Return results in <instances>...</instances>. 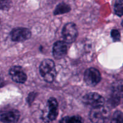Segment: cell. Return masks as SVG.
Wrapping results in <instances>:
<instances>
[{"mask_svg":"<svg viewBox=\"0 0 123 123\" xmlns=\"http://www.w3.org/2000/svg\"><path fill=\"white\" fill-rule=\"evenodd\" d=\"M4 85V78L0 75V88L2 87Z\"/></svg>","mask_w":123,"mask_h":123,"instance_id":"19","label":"cell"},{"mask_svg":"<svg viewBox=\"0 0 123 123\" xmlns=\"http://www.w3.org/2000/svg\"><path fill=\"white\" fill-rule=\"evenodd\" d=\"M121 24H122V26H123V21H122V23H121Z\"/></svg>","mask_w":123,"mask_h":123,"instance_id":"20","label":"cell"},{"mask_svg":"<svg viewBox=\"0 0 123 123\" xmlns=\"http://www.w3.org/2000/svg\"><path fill=\"white\" fill-rule=\"evenodd\" d=\"M10 75L12 77L13 81L17 83L23 84L27 80V77L24 73L23 69L20 66H14L10 69Z\"/></svg>","mask_w":123,"mask_h":123,"instance_id":"8","label":"cell"},{"mask_svg":"<svg viewBox=\"0 0 123 123\" xmlns=\"http://www.w3.org/2000/svg\"><path fill=\"white\" fill-rule=\"evenodd\" d=\"M62 36L66 43H73L78 36L76 25L74 23H68L66 24L62 30Z\"/></svg>","mask_w":123,"mask_h":123,"instance_id":"3","label":"cell"},{"mask_svg":"<svg viewBox=\"0 0 123 123\" xmlns=\"http://www.w3.org/2000/svg\"><path fill=\"white\" fill-rule=\"evenodd\" d=\"M10 1L8 0H0V9L7 10L10 7Z\"/></svg>","mask_w":123,"mask_h":123,"instance_id":"16","label":"cell"},{"mask_svg":"<svg viewBox=\"0 0 123 123\" xmlns=\"http://www.w3.org/2000/svg\"><path fill=\"white\" fill-rule=\"evenodd\" d=\"M12 40L14 42H22L31 37V31L25 28H17L12 30L10 34Z\"/></svg>","mask_w":123,"mask_h":123,"instance_id":"6","label":"cell"},{"mask_svg":"<svg viewBox=\"0 0 123 123\" xmlns=\"http://www.w3.org/2000/svg\"><path fill=\"white\" fill-rule=\"evenodd\" d=\"M53 56L55 59H61L67 54V46L64 42L58 41L54 43L53 48Z\"/></svg>","mask_w":123,"mask_h":123,"instance_id":"9","label":"cell"},{"mask_svg":"<svg viewBox=\"0 0 123 123\" xmlns=\"http://www.w3.org/2000/svg\"><path fill=\"white\" fill-rule=\"evenodd\" d=\"M114 11L118 16L123 15V0H116L114 4Z\"/></svg>","mask_w":123,"mask_h":123,"instance_id":"14","label":"cell"},{"mask_svg":"<svg viewBox=\"0 0 123 123\" xmlns=\"http://www.w3.org/2000/svg\"><path fill=\"white\" fill-rule=\"evenodd\" d=\"M48 118L50 121H53L57 118L58 115V103L54 97H51L48 101Z\"/></svg>","mask_w":123,"mask_h":123,"instance_id":"10","label":"cell"},{"mask_svg":"<svg viewBox=\"0 0 123 123\" xmlns=\"http://www.w3.org/2000/svg\"><path fill=\"white\" fill-rule=\"evenodd\" d=\"M83 119L80 116L65 117L60 120V123H83Z\"/></svg>","mask_w":123,"mask_h":123,"instance_id":"12","label":"cell"},{"mask_svg":"<svg viewBox=\"0 0 123 123\" xmlns=\"http://www.w3.org/2000/svg\"><path fill=\"white\" fill-rule=\"evenodd\" d=\"M20 117L19 111L14 109L0 112V121L4 123H16Z\"/></svg>","mask_w":123,"mask_h":123,"instance_id":"7","label":"cell"},{"mask_svg":"<svg viewBox=\"0 0 123 123\" xmlns=\"http://www.w3.org/2000/svg\"><path fill=\"white\" fill-rule=\"evenodd\" d=\"M83 101L85 104L94 108L102 106L104 103V99L99 94L96 92H90L83 97Z\"/></svg>","mask_w":123,"mask_h":123,"instance_id":"5","label":"cell"},{"mask_svg":"<svg viewBox=\"0 0 123 123\" xmlns=\"http://www.w3.org/2000/svg\"><path fill=\"white\" fill-rule=\"evenodd\" d=\"M84 80L89 86H94L97 85L101 80V74L96 68H89L84 72Z\"/></svg>","mask_w":123,"mask_h":123,"instance_id":"4","label":"cell"},{"mask_svg":"<svg viewBox=\"0 0 123 123\" xmlns=\"http://www.w3.org/2000/svg\"><path fill=\"white\" fill-rule=\"evenodd\" d=\"M109 110L104 106L94 108L89 114V118L93 123H104L109 117Z\"/></svg>","mask_w":123,"mask_h":123,"instance_id":"2","label":"cell"},{"mask_svg":"<svg viewBox=\"0 0 123 123\" xmlns=\"http://www.w3.org/2000/svg\"><path fill=\"white\" fill-rule=\"evenodd\" d=\"M35 94L34 92H32V93H31L30 94H29L28 96V97L27 98V102H28L29 103H31V102H32L34 100V98L35 97Z\"/></svg>","mask_w":123,"mask_h":123,"instance_id":"18","label":"cell"},{"mask_svg":"<svg viewBox=\"0 0 123 123\" xmlns=\"http://www.w3.org/2000/svg\"><path fill=\"white\" fill-rule=\"evenodd\" d=\"M111 36L115 42H117L120 40V33L116 30H113L111 31Z\"/></svg>","mask_w":123,"mask_h":123,"instance_id":"17","label":"cell"},{"mask_svg":"<svg viewBox=\"0 0 123 123\" xmlns=\"http://www.w3.org/2000/svg\"><path fill=\"white\" fill-rule=\"evenodd\" d=\"M112 96L120 99L123 98V80H119L113 84L112 86Z\"/></svg>","mask_w":123,"mask_h":123,"instance_id":"11","label":"cell"},{"mask_svg":"<svg viewBox=\"0 0 123 123\" xmlns=\"http://www.w3.org/2000/svg\"><path fill=\"white\" fill-rule=\"evenodd\" d=\"M70 10H71V8H70L69 6H68L66 4L62 3L60 4L57 6L54 13V14H63V13L69 12Z\"/></svg>","mask_w":123,"mask_h":123,"instance_id":"13","label":"cell"},{"mask_svg":"<svg viewBox=\"0 0 123 123\" xmlns=\"http://www.w3.org/2000/svg\"><path fill=\"white\" fill-rule=\"evenodd\" d=\"M40 73L47 82H52L56 75V70L54 61L49 59L43 60L39 67Z\"/></svg>","mask_w":123,"mask_h":123,"instance_id":"1","label":"cell"},{"mask_svg":"<svg viewBox=\"0 0 123 123\" xmlns=\"http://www.w3.org/2000/svg\"><path fill=\"white\" fill-rule=\"evenodd\" d=\"M111 123H123V114L120 111H116L112 117Z\"/></svg>","mask_w":123,"mask_h":123,"instance_id":"15","label":"cell"}]
</instances>
